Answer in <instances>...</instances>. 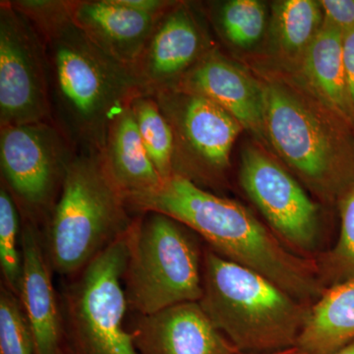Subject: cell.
I'll list each match as a JSON object with an SVG mask.
<instances>
[{
    "label": "cell",
    "mask_w": 354,
    "mask_h": 354,
    "mask_svg": "<svg viewBox=\"0 0 354 354\" xmlns=\"http://www.w3.org/2000/svg\"><path fill=\"white\" fill-rule=\"evenodd\" d=\"M118 2L137 12L152 16H162L177 3L167 0H118Z\"/></svg>",
    "instance_id": "28"
},
{
    "label": "cell",
    "mask_w": 354,
    "mask_h": 354,
    "mask_svg": "<svg viewBox=\"0 0 354 354\" xmlns=\"http://www.w3.org/2000/svg\"><path fill=\"white\" fill-rule=\"evenodd\" d=\"M339 241L318 264L322 281L329 279L335 283L354 278V179L339 196Z\"/></svg>",
    "instance_id": "23"
},
{
    "label": "cell",
    "mask_w": 354,
    "mask_h": 354,
    "mask_svg": "<svg viewBox=\"0 0 354 354\" xmlns=\"http://www.w3.org/2000/svg\"><path fill=\"white\" fill-rule=\"evenodd\" d=\"M330 354H354V341Z\"/></svg>",
    "instance_id": "31"
},
{
    "label": "cell",
    "mask_w": 354,
    "mask_h": 354,
    "mask_svg": "<svg viewBox=\"0 0 354 354\" xmlns=\"http://www.w3.org/2000/svg\"><path fill=\"white\" fill-rule=\"evenodd\" d=\"M127 245L125 292L138 315L199 302L204 250L195 232L169 216L149 212L133 221Z\"/></svg>",
    "instance_id": "6"
},
{
    "label": "cell",
    "mask_w": 354,
    "mask_h": 354,
    "mask_svg": "<svg viewBox=\"0 0 354 354\" xmlns=\"http://www.w3.org/2000/svg\"><path fill=\"white\" fill-rule=\"evenodd\" d=\"M239 183L281 241L302 253L315 250L320 235L318 207L278 160L259 146H247Z\"/></svg>",
    "instance_id": "11"
},
{
    "label": "cell",
    "mask_w": 354,
    "mask_h": 354,
    "mask_svg": "<svg viewBox=\"0 0 354 354\" xmlns=\"http://www.w3.org/2000/svg\"><path fill=\"white\" fill-rule=\"evenodd\" d=\"M131 332L140 354H237L199 302L138 315Z\"/></svg>",
    "instance_id": "13"
},
{
    "label": "cell",
    "mask_w": 354,
    "mask_h": 354,
    "mask_svg": "<svg viewBox=\"0 0 354 354\" xmlns=\"http://www.w3.org/2000/svg\"><path fill=\"white\" fill-rule=\"evenodd\" d=\"M23 278L19 299L34 339L35 354H64L60 301L38 225L22 218Z\"/></svg>",
    "instance_id": "15"
},
{
    "label": "cell",
    "mask_w": 354,
    "mask_h": 354,
    "mask_svg": "<svg viewBox=\"0 0 354 354\" xmlns=\"http://www.w3.org/2000/svg\"><path fill=\"white\" fill-rule=\"evenodd\" d=\"M354 341V278L326 288L310 307L297 348L306 354H330Z\"/></svg>",
    "instance_id": "19"
},
{
    "label": "cell",
    "mask_w": 354,
    "mask_h": 354,
    "mask_svg": "<svg viewBox=\"0 0 354 354\" xmlns=\"http://www.w3.org/2000/svg\"><path fill=\"white\" fill-rule=\"evenodd\" d=\"M133 221L100 153L77 151L46 223L44 246L51 269L59 276H76L124 236Z\"/></svg>",
    "instance_id": "5"
},
{
    "label": "cell",
    "mask_w": 354,
    "mask_h": 354,
    "mask_svg": "<svg viewBox=\"0 0 354 354\" xmlns=\"http://www.w3.org/2000/svg\"><path fill=\"white\" fill-rule=\"evenodd\" d=\"M298 67L309 90L346 123L354 122L344 62V34L323 24Z\"/></svg>",
    "instance_id": "18"
},
{
    "label": "cell",
    "mask_w": 354,
    "mask_h": 354,
    "mask_svg": "<svg viewBox=\"0 0 354 354\" xmlns=\"http://www.w3.org/2000/svg\"><path fill=\"white\" fill-rule=\"evenodd\" d=\"M218 19L230 43L239 48H250L264 34L267 10L257 0H232L223 4Z\"/></svg>",
    "instance_id": "24"
},
{
    "label": "cell",
    "mask_w": 354,
    "mask_h": 354,
    "mask_svg": "<svg viewBox=\"0 0 354 354\" xmlns=\"http://www.w3.org/2000/svg\"><path fill=\"white\" fill-rule=\"evenodd\" d=\"M130 106L151 162L162 180L169 178L174 174V139L169 121L153 95H138L132 100Z\"/></svg>",
    "instance_id": "21"
},
{
    "label": "cell",
    "mask_w": 354,
    "mask_h": 354,
    "mask_svg": "<svg viewBox=\"0 0 354 354\" xmlns=\"http://www.w3.org/2000/svg\"><path fill=\"white\" fill-rule=\"evenodd\" d=\"M199 304L242 353L297 346L311 307L259 272L221 257L209 247L203 254Z\"/></svg>",
    "instance_id": "4"
},
{
    "label": "cell",
    "mask_w": 354,
    "mask_h": 354,
    "mask_svg": "<svg viewBox=\"0 0 354 354\" xmlns=\"http://www.w3.org/2000/svg\"><path fill=\"white\" fill-rule=\"evenodd\" d=\"M127 205L132 212L179 221L221 257L259 272L304 304H313L326 290L315 261L290 251L239 203L185 177L172 174L157 188L127 197Z\"/></svg>",
    "instance_id": "1"
},
{
    "label": "cell",
    "mask_w": 354,
    "mask_h": 354,
    "mask_svg": "<svg viewBox=\"0 0 354 354\" xmlns=\"http://www.w3.org/2000/svg\"><path fill=\"white\" fill-rule=\"evenodd\" d=\"M0 354H35L34 339L19 297L0 291Z\"/></svg>",
    "instance_id": "25"
},
{
    "label": "cell",
    "mask_w": 354,
    "mask_h": 354,
    "mask_svg": "<svg viewBox=\"0 0 354 354\" xmlns=\"http://www.w3.org/2000/svg\"><path fill=\"white\" fill-rule=\"evenodd\" d=\"M127 234L72 277L62 291L64 354H140L125 326Z\"/></svg>",
    "instance_id": "7"
},
{
    "label": "cell",
    "mask_w": 354,
    "mask_h": 354,
    "mask_svg": "<svg viewBox=\"0 0 354 354\" xmlns=\"http://www.w3.org/2000/svg\"><path fill=\"white\" fill-rule=\"evenodd\" d=\"M22 216L10 191L0 187V267L4 286L19 297L23 278Z\"/></svg>",
    "instance_id": "22"
},
{
    "label": "cell",
    "mask_w": 354,
    "mask_h": 354,
    "mask_svg": "<svg viewBox=\"0 0 354 354\" xmlns=\"http://www.w3.org/2000/svg\"><path fill=\"white\" fill-rule=\"evenodd\" d=\"M204 30L185 3H177L158 19L133 67L146 94L171 91L211 53Z\"/></svg>",
    "instance_id": "12"
},
{
    "label": "cell",
    "mask_w": 354,
    "mask_h": 354,
    "mask_svg": "<svg viewBox=\"0 0 354 354\" xmlns=\"http://www.w3.org/2000/svg\"><path fill=\"white\" fill-rule=\"evenodd\" d=\"M160 17L137 12L118 0H76L72 15L74 25L95 46L132 68Z\"/></svg>",
    "instance_id": "16"
},
{
    "label": "cell",
    "mask_w": 354,
    "mask_h": 354,
    "mask_svg": "<svg viewBox=\"0 0 354 354\" xmlns=\"http://www.w3.org/2000/svg\"><path fill=\"white\" fill-rule=\"evenodd\" d=\"M77 149L53 122L0 127L1 183L25 220L48 221Z\"/></svg>",
    "instance_id": "8"
},
{
    "label": "cell",
    "mask_w": 354,
    "mask_h": 354,
    "mask_svg": "<svg viewBox=\"0 0 354 354\" xmlns=\"http://www.w3.org/2000/svg\"><path fill=\"white\" fill-rule=\"evenodd\" d=\"M237 354H306L301 351V349L298 348L297 346H295V348L285 349V351H274V353H239Z\"/></svg>",
    "instance_id": "30"
},
{
    "label": "cell",
    "mask_w": 354,
    "mask_h": 354,
    "mask_svg": "<svg viewBox=\"0 0 354 354\" xmlns=\"http://www.w3.org/2000/svg\"><path fill=\"white\" fill-rule=\"evenodd\" d=\"M344 62L354 120V30L344 35Z\"/></svg>",
    "instance_id": "29"
},
{
    "label": "cell",
    "mask_w": 354,
    "mask_h": 354,
    "mask_svg": "<svg viewBox=\"0 0 354 354\" xmlns=\"http://www.w3.org/2000/svg\"><path fill=\"white\" fill-rule=\"evenodd\" d=\"M130 104L111 122L100 153L104 169L125 197L152 190L164 181L146 152Z\"/></svg>",
    "instance_id": "17"
},
{
    "label": "cell",
    "mask_w": 354,
    "mask_h": 354,
    "mask_svg": "<svg viewBox=\"0 0 354 354\" xmlns=\"http://www.w3.org/2000/svg\"><path fill=\"white\" fill-rule=\"evenodd\" d=\"M323 24L346 34L354 30V0H321Z\"/></svg>",
    "instance_id": "27"
},
{
    "label": "cell",
    "mask_w": 354,
    "mask_h": 354,
    "mask_svg": "<svg viewBox=\"0 0 354 354\" xmlns=\"http://www.w3.org/2000/svg\"><path fill=\"white\" fill-rule=\"evenodd\" d=\"M323 9L315 0H283L274 3L272 44L281 59L299 65L305 51L322 28Z\"/></svg>",
    "instance_id": "20"
},
{
    "label": "cell",
    "mask_w": 354,
    "mask_h": 354,
    "mask_svg": "<svg viewBox=\"0 0 354 354\" xmlns=\"http://www.w3.org/2000/svg\"><path fill=\"white\" fill-rule=\"evenodd\" d=\"M153 97L174 133V174L200 187L215 183L230 165L241 123L202 95L172 90Z\"/></svg>",
    "instance_id": "9"
},
{
    "label": "cell",
    "mask_w": 354,
    "mask_h": 354,
    "mask_svg": "<svg viewBox=\"0 0 354 354\" xmlns=\"http://www.w3.org/2000/svg\"><path fill=\"white\" fill-rule=\"evenodd\" d=\"M39 122H53L46 43L10 1H1L0 127Z\"/></svg>",
    "instance_id": "10"
},
{
    "label": "cell",
    "mask_w": 354,
    "mask_h": 354,
    "mask_svg": "<svg viewBox=\"0 0 354 354\" xmlns=\"http://www.w3.org/2000/svg\"><path fill=\"white\" fill-rule=\"evenodd\" d=\"M267 143L322 199L339 195L354 179L346 121L305 84L279 73L259 79Z\"/></svg>",
    "instance_id": "3"
},
{
    "label": "cell",
    "mask_w": 354,
    "mask_h": 354,
    "mask_svg": "<svg viewBox=\"0 0 354 354\" xmlns=\"http://www.w3.org/2000/svg\"><path fill=\"white\" fill-rule=\"evenodd\" d=\"M53 122L77 151L101 153L123 109L147 95L132 67L104 53L73 22L46 41Z\"/></svg>",
    "instance_id": "2"
},
{
    "label": "cell",
    "mask_w": 354,
    "mask_h": 354,
    "mask_svg": "<svg viewBox=\"0 0 354 354\" xmlns=\"http://www.w3.org/2000/svg\"><path fill=\"white\" fill-rule=\"evenodd\" d=\"M174 91L202 95L216 102L263 143L264 95L259 79L212 50L179 81ZM172 91V90H171Z\"/></svg>",
    "instance_id": "14"
},
{
    "label": "cell",
    "mask_w": 354,
    "mask_h": 354,
    "mask_svg": "<svg viewBox=\"0 0 354 354\" xmlns=\"http://www.w3.org/2000/svg\"><path fill=\"white\" fill-rule=\"evenodd\" d=\"M14 8L29 20L44 43L65 26L73 22L74 4L69 0H18L10 1Z\"/></svg>",
    "instance_id": "26"
}]
</instances>
